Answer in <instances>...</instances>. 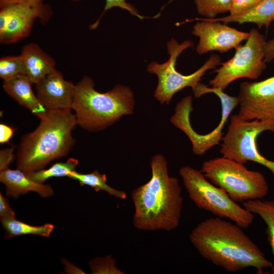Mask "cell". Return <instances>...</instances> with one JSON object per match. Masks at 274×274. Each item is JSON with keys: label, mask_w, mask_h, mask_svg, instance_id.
I'll use <instances>...</instances> for the list:
<instances>
[{"label": "cell", "mask_w": 274, "mask_h": 274, "mask_svg": "<svg viewBox=\"0 0 274 274\" xmlns=\"http://www.w3.org/2000/svg\"><path fill=\"white\" fill-rule=\"evenodd\" d=\"M43 0H0V7L14 3L35 4L43 2Z\"/></svg>", "instance_id": "4dcf8cb0"}, {"label": "cell", "mask_w": 274, "mask_h": 274, "mask_svg": "<svg viewBox=\"0 0 274 274\" xmlns=\"http://www.w3.org/2000/svg\"><path fill=\"white\" fill-rule=\"evenodd\" d=\"M235 223L215 217L197 225L189 237L199 254L229 272L249 267L258 274L273 266L259 247Z\"/></svg>", "instance_id": "6da1fadb"}, {"label": "cell", "mask_w": 274, "mask_h": 274, "mask_svg": "<svg viewBox=\"0 0 274 274\" xmlns=\"http://www.w3.org/2000/svg\"><path fill=\"white\" fill-rule=\"evenodd\" d=\"M74 2H78L81 0H73ZM114 7H119L122 9L128 11L132 15L138 17L140 19H143L145 17L141 15L138 10L132 5L126 2V0H106V5L104 9V11L97 19V20L90 25L91 29H95L98 25L100 18L105 14V13Z\"/></svg>", "instance_id": "d4e9b609"}, {"label": "cell", "mask_w": 274, "mask_h": 274, "mask_svg": "<svg viewBox=\"0 0 274 274\" xmlns=\"http://www.w3.org/2000/svg\"><path fill=\"white\" fill-rule=\"evenodd\" d=\"M72 109L47 110L38 126L23 135L17 153V168L25 174L44 169L50 162L66 156L76 140L78 125Z\"/></svg>", "instance_id": "3957f363"}, {"label": "cell", "mask_w": 274, "mask_h": 274, "mask_svg": "<svg viewBox=\"0 0 274 274\" xmlns=\"http://www.w3.org/2000/svg\"><path fill=\"white\" fill-rule=\"evenodd\" d=\"M197 13L204 18L212 19L229 12L232 0H194Z\"/></svg>", "instance_id": "7402d4cb"}, {"label": "cell", "mask_w": 274, "mask_h": 274, "mask_svg": "<svg viewBox=\"0 0 274 274\" xmlns=\"http://www.w3.org/2000/svg\"><path fill=\"white\" fill-rule=\"evenodd\" d=\"M20 55L24 62L25 75L35 85L55 68L54 59L36 43L24 46Z\"/></svg>", "instance_id": "9a60e30c"}, {"label": "cell", "mask_w": 274, "mask_h": 274, "mask_svg": "<svg viewBox=\"0 0 274 274\" xmlns=\"http://www.w3.org/2000/svg\"><path fill=\"white\" fill-rule=\"evenodd\" d=\"M0 181L6 186V194L17 198L20 194L28 192L38 193L43 197H47L53 194L51 185L36 182L30 179L23 171L8 168L1 171Z\"/></svg>", "instance_id": "5bb4252c"}, {"label": "cell", "mask_w": 274, "mask_h": 274, "mask_svg": "<svg viewBox=\"0 0 274 274\" xmlns=\"http://www.w3.org/2000/svg\"><path fill=\"white\" fill-rule=\"evenodd\" d=\"M1 220L3 227L6 231V238L26 234L48 237L54 228L53 224L49 223L41 226L31 225L17 220L15 217Z\"/></svg>", "instance_id": "d6986e66"}, {"label": "cell", "mask_w": 274, "mask_h": 274, "mask_svg": "<svg viewBox=\"0 0 274 274\" xmlns=\"http://www.w3.org/2000/svg\"><path fill=\"white\" fill-rule=\"evenodd\" d=\"M273 33L272 38L266 42L264 47V60L266 63H269L274 60V23Z\"/></svg>", "instance_id": "f546056e"}, {"label": "cell", "mask_w": 274, "mask_h": 274, "mask_svg": "<svg viewBox=\"0 0 274 274\" xmlns=\"http://www.w3.org/2000/svg\"><path fill=\"white\" fill-rule=\"evenodd\" d=\"M25 75V69L22 58L18 56H7L0 59V77L3 81Z\"/></svg>", "instance_id": "603a6c76"}, {"label": "cell", "mask_w": 274, "mask_h": 274, "mask_svg": "<svg viewBox=\"0 0 274 274\" xmlns=\"http://www.w3.org/2000/svg\"><path fill=\"white\" fill-rule=\"evenodd\" d=\"M150 180L131 191L134 207L132 222L138 229L170 231L178 227L183 203L178 180L168 174L165 158L152 157Z\"/></svg>", "instance_id": "7a4b0ae2"}, {"label": "cell", "mask_w": 274, "mask_h": 274, "mask_svg": "<svg viewBox=\"0 0 274 274\" xmlns=\"http://www.w3.org/2000/svg\"><path fill=\"white\" fill-rule=\"evenodd\" d=\"M243 206L253 214L260 216L264 222L267 239L274 255V200H249L243 202ZM271 269L274 272V266Z\"/></svg>", "instance_id": "ac0fdd59"}, {"label": "cell", "mask_w": 274, "mask_h": 274, "mask_svg": "<svg viewBox=\"0 0 274 274\" xmlns=\"http://www.w3.org/2000/svg\"><path fill=\"white\" fill-rule=\"evenodd\" d=\"M93 80L84 76L75 85L72 109L78 125L89 131L106 129L124 115L133 113L135 100L131 89L118 84L101 93L94 88Z\"/></svg>", "instance_id": "277c9868"}, {"label": "cell", "mask_w": 274, "mask_h": 274, "mask_svg": "<svg viewBox=\"0 0 274 274\" xmlns=\"http://www.w3.org/2000/svg\"><path fill=\"white\" fill-rule=\"evenodd\" d=\"M183 184L196 206L216 217L228 219L243 228L253 223L254 215L233 201L221 188L208 180L200 170L189 166L179 170Z\"/></svg>", "instance_id": "8992f818"}, {"label": "cell", "mask_w": 274, "mask_h": 274, "mask_svg": "<svg viewBox=\"0 0 274 274\" xmlns=\"http://www.w3.org/2000/svg\"><path fill=\"white\" fill-rule=\"evenodd\" d=\"M68 178L78 181L81 186L91 187L96 192L104 191L119 199H125L126 198L125 192L117 190L107 184L106 175L99 173L97 170L88 174H81L75 170Z\"/></svg>", "instance_id": "ffe728a7"}, {"label": "cell", "mask_w": 274, "mask_h": 274, "mask_svg": "<svg viewBox=\"0 0 274 274\" xmlns=\"http://www.w3.org/2000/svg\"><path fill=\"white\" fill-rule=\"evenodd\" d=\"M193 26L192 34L199 38L196 47L198 55L212 51L220 53L235 49L241 43L247 40L249 33L231 27L220 22L210 21L198 18Z\"/></svg>", "instance_id": "7c38bea8"}, {"label": "cell", "mask_w": 274, "mask_h": 274, "mask_svg": "<svg viewBox=\"0 0 274 274\" xmlns=\"http://www.w3.org/2000/svg\"><path fill=\"white\" fill-rule=\"evenodd\" d=\"M210 21L228 23H254L261 28H268L274 22V0H262L253 9L244 14L236 16L227 15L220 18L212 19L203 18Z\"/></svg>", "instance_id": "e0dca14e"}, {"label": "cell", "mask_w": 274, "mask_h": 274, "mask_svg": "<svg viewBox=\"0 0 274 274\" xmlns=\"http://www.w3.org/2000/svg\"><path fill=\"white\" fill-rule=\"evenodd\" d=\"M75 85L55 68L36 85V95L47 110L72 109Z\"/></svg>", "instance_id": "4fadbf2b"}, {"label": "cell", "mask_w": 274, "mask_h": 274, "mask_svg": "<svg viewBox=\"0 0 274 274\" xmlns=\"http://www.w3.org/2000/svg\"><path fill=\"white\" fill-rule=\"evenodd\" d=\"M265 131L274 132V120L245 121L237 114L231 115L227 132L222 139L220 153L243 164L249 161L260 164L274 176V161L263 156L257 146V136Z\"/></svg>", "instance_id": "ba28073f"}, {"label": "cell", "mask_w": 274, "mask_h": 274, "mask_svg": "<svg viewBox=\"0 0 274 274\" xmlns=\"http://www.w3.org/2000/svg\"><path fill=\"white\" fill-rule=\"evenodd\" d=\"M13 147L3 149L0 151V170L9 168V165L14 161L15 155Z\"/></svg>", "instance_id": "4316f807"}, {"label": "cell", "mask_w": 274, "mask_h": 274, "mask_svg": "<svg viewBox=\"0 0 274 274\" xmlns=\"http://www.w3.org/2000/svg\"><path fill=\"white\" fill-rule=\"evenodd\" d=\"M237 116L251 121L274 120V76L260 81L241 84Z\"/></svg>", "instance_id": "8fae6325"}, {"label": "cell", "mask_w": 274, "mask_h": 274, "mask_svg": "<svg viewBox=\"0 0 274 274\" xmlns=\"http://www.w3.org/2000/svg\"><path fill=\"white\" fill-rule=\"evenodd\" d=\"M249 33L246 43L235 48L233 56L221 63V66L215 70L216 76L209 81L211 87L224 90L238 79L255 80L261 75L266 67L267 63L264 60L266 41L256 28H252Z\"/></svg>", "instance_id": "9c48e42d"}, {"label": "cell", "mask_w": 274, "mask_h": 274, "mask_svg": "<svg viewBox=\"0 0 274 274\" xmlns=\"http://www.w3.org/2000/svg\"><path fill=\"white\" fill-rule=\"evenodd\" d=\"M244 164L222 156L204 161L200 170L236 202L262 199L269 191L264 176L248 169Z\"/></svg>", "instance_id": "5b68a950"}, {"label": "cell", "mask_w": 274, "mask_h": 274, "mask_svg": "<svg viewBox=\"0 0 274 274\" xmlns=\"http://www.w3.org/2000/svg\"><path fill=\"white\" fill-rule=\"evenodd\" d=\"M15 129L4 123L0 124V143H7L13 136Z\"/></svg>", "instance_id": "f1b7e54d"}, {"label": "cell", "mask_w": 274, "mask_h": 274, "mask_svg": "<svg viewBox=\"0 0 274 274\" xmlns=\"http://www.w3.org/2000/svg\"><path fill=\"white\" fill-rule=\"evenodd\" d=\"M78 164V160L71 158L65 162H57L50 167L26 174L33 181L40 183L44 182L50 178L69 177L75 170Z\"/></svg>", "instance_id": "44dd1931"}, {"label": "cell", "mask_w": 274, "mask_h": 274, "mask_svg": "<svg viewBox=\"0 0 274 274\" xmlns=\"http://www.w3.org/2000/svg\"><path fill=\"white\" fill-rule=\"evenodd\" d=\"M0 217L1 219L15 217V213L10 207L8 200L0 193Z\"/></svg>", "instance_id": "83f0119b"}, {"label": "cell", "mask_w": 274, "mask_h": 274, "mask_svg": "<svg viewBox=\"0 0 274 274\" xmlns=\"http://www.w3.org/2000/svg\"><path fill=\"white\" fill-rule=\"evenodd\" d=\"M32 84L26 75H22L3 81V87L5 92L20 105L40 118L47 110L34 93Z\"/></svg>", "instance_id": "2e32d148"}, {"label": "cell", "mask_w": 274, "mask_h": 274, "mask_svg": "<svg viewBox=\"0 0 274 274\" xmlns=\"http://www.w3.org/2000/svg\"><path fill=\"white\" fill-rule=\"evenodd\" d=\"M51 7L43 2L14 3L1 7L0 43H15L29 36L35 21L43 23L51 17Z\"/></svg>", "instance_id": "30bf717a"}, {"label": "cell", "mask_w": 274, "mask_h": 274, "mask_svg": "<svg viewBox=\"0 0 274 274\" xmlns=\"http://www.w3.org/2000/svg\"><path fill=\"white\" fill-rule=\"evenodd\" d=\"M193 46L191 41L186 40L179 44L175 39H172L167 44L168 59L163 63L153 61L148 64L147 71L156 75L158 77V84L154 96L160 104H169L174 94L184 88L191 87L194 89L207 71L215 69L221 64L220 57L213 54L194 73L185 75L179 72L176 68L179 56L185 50Z\"/></svg>", "instance_id": "52a82bcc"}, {"label": "cell", "mask_w": 274, "mask_h": 274, "mask_svg": "<svg viewBox=\"0 0 274 274\" xmlns=\"http://www.w3.org/2000/svg\"><path fill=\"white\" fill-rule=\"evenodd\" d=\"M262 0H232L228 15L236 16L250 11Z\"/></svg>", "instance_id": "484cf974"}, {"label": "cell", "mask_w": 274, "mask_h": 274, "mask_svg": "<svg viewBox=\"0 0 274 274\" xmlns=\"http://www.w3.org/2000/svg\"><path fill=\"white\" fill-rule=\"evenodd\" d=\"M115 263V259L111 255H108L92 259L90 265L93 273H125L116 267Z\"/></svg>", "instance_id": "cb8c5ba5"}]
</instances>
